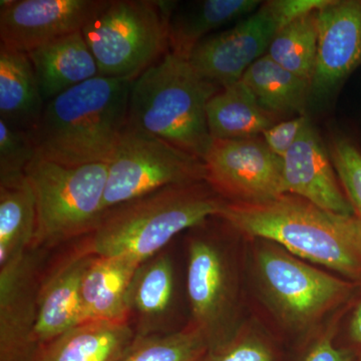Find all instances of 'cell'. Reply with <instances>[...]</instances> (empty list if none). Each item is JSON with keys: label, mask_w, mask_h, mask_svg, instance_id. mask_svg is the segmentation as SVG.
I'll use <instances>...</instances> for the list:
<instances>
[{"label": "cell", "mask_w": 361, "mask_h": 361, "mask_svg": "<svg viewBox=\"0 0 361 361\" xmlns=\"http://www.w3.org/2000/svg\"><path fill=\"white\" fill-rule=\"evenodd\" d=\"M261 4L259 0H205L186 6L176 4L169 23L170 51L189 58L194 47L209 33L244 20Z\"/></svg>", "instance_id": "20"}, {"label": "cell", "mask_w": 361, "mask_h": 361, "mask_svg": "<svg viewBox=\"0 0 361 361\" xmlns=\"http://www.w3.org/2000/svg\"><path fill=\"white\" fill-rule=\"evenodd\" d=\"M27 54L45 103L99 75L82 30L52 40Z\"/></svg>", "instance_id": "17"}, {"label": "cell", "mask_w": 361, "mask_h": 361, "mask_svg": "<svg viewBox=\"0 0 361 361\" xmlns=\"http://www.w3.org/2000/svg\"><path fill=\"white\" fill-rule=\"evenodd\" d=\"M199 361H276L266 337L252 329L237 330L222 345L208 349Z\"/></svg>", "instance_id": "29"}, {"label": "cell", "mask_w": 361, "mask_h": 361, "mask_svg": "<svg viewBox=\"0 0 361 361\" xmlns=\"http://www.w3.org/2000/svg\"><path fill=\"white\" fill-rule=\"evenodd\" d=\"M130 78L99 75L45 103L37 157L59 165L110 163L129 123Z\"/></svg>", "instance_id": "1"}, {"label": "cell", "mask_w": 361, "mask_h": 361, "mask_svg": "<svg viewBox=\"0 0 361 361\" xmlns=\"http://www.w3.org/2000/svg\"><path fill=\"white\" fill-rule=\"evenodd\" d=\"M176 1L110 0L82 28L99 75L135 80L170 51L169 23Z\"/></svg>", "instance_id": "6"}, {"label": "cell", "mask_w": 361, "mask_h": 361, "mask_svg": "<svg viewBox=\"0 0 361 361\" xmlns=\"http://www.w3.org/2000/svg\"><path fill=\"white\" fill-rule=\"evenodd\" d=\"M174 268L171 258L158 254L137 268L128 294L130 322L137 336L164 334L160 329L174 295Z\"/></svg>", "instance_id": "21"}, {"label": "cell", "mask_w": 361, "mask_h": 361, "mask_svg": "<svg viewBox=\"0 0 361 361\" xmlns=\"http://www.w3.org/2000/svg\"><path fill=\"white\" fill-rule=\"evenodd\" d=\"M310 118L301 115L280 121L262 133L263 141L275 155L283 159L301 135Z\"/></svg>", "instance_id": "31"}, {"label": "cell", "mask_w": 361, "mask_h": 361, "mask_svg": "<svg viewBox=\"0 0 361 361\" xmlns=\"http://www.w3.org/2000/svg\"><path fill=\"white\" fill-rule=\"evenodd\" d=\"M221 90L169 51L133 80L128 123L203 160L212 142L207 104Z\"/></svg>", "instance_id": "4"}, {"label": "cell", "mask_w": 361, "mask_h": 361, "mask_svg": "<svg viewBox=\"0 0 361 361\" xmlns=\"http://www.w3.org/2000/svg\"><path fill=\"white\" fill-rule=\"evenodd\" d=\"M355 249L361 257V227L360 228V230H358L357 233H356Z\"/></svg>", "instance_id": "35"}, {"label": "cell", "mask_w": 361, "mask_h": 361, "mask_svg": "<svg viewBox=\"0 0 361 361\" xmlns=\"http://www.w3.org/2000/svg\"><path fill=\"white\" fill-rule=\"evenodd\" d=\"M206 113L212 140L259 137L268 128L280 122L263 111L240 82L211 97Z\"/></svg>", "instance_id": "24"}, {"label": "cell", "mask_w": 361, "mask_h": 361, "mask_svg": "<svg viewBox=\"0 0 361 361\" xmlns=\"http://www.w3.org/2000/svg\"><path fill=\"white\" fill-rule=\"evenodd\" d=\"M135 339L130 322H87L42 346L37 361H120Z\"/></svg>", "instance_id": "19"}, {"label": "cell", "mask_w": 361, "mask_h": 361, "mask_svg": "<svg viewBox=\"0 0 361 361\" xmlns=\"http://www.w3.org/2000/svg\"><path fill=\"white\" fill-rule=\"evenodd\" d=\"M317 13L306 14L280 28L267 52L275 63L310 85L317 56Z\"/></svg>", "instance_id": "26"}, {"label": "cell", "mask_w": 361, "mask_h": 361, "mask_svg": "<svg viewBox=\"0 0 361 361\" xmlns=\"http://www.w3.org/2000/svg\"><path fill=\"white\" fill-rule=\"evenodd\" d=\"M256 273L275 314L296 330L313 326L353 290L348 281L308 264L269 241L258 249Z\"/></svg>", "instance_id": "7"}, {"label": "cell", "mask_w": 361, "mask_h": 361, "mask_svg": "<svg viewBox=\"0 0 361 361\" xmlns=\"http://www.w3.org/2000/svg\"><path fill=\"white\" fill-rule=\"evenodd\" d=\"M280 26L269 1L229 30L209 35L190 54L191 65L221 89L236 84L256 61L267 54Z\"/></svg>", "instance_id": "11"}, {"label": "cell", "mask_w": 361, "mask_h": 361, "mask_svg": "<svg viewBox=\"0 0 361 361\" xmlns=\"http://www.w3.org/2000/svg\"><path fill=\"white\" fill-rule=\"evenodd\" d=\"M207 350L205 337L191 324L179 331L137 336L120 361H199Z\"/></svg>", "instance_id": "27"}, {"label": "cell", "mask_w": 361, "mask_h": 361, "mask_svg": "<svg viewBox=\"0 0 361 361\" xmlns=\"http://www.w3.org/2000/svg\"><path fill=\"white\" fill-rule=\"evenodd\" d=\"M282 160L284 194L300 197L329 212L355 215L337 176L329 149L325 148L310 120Z\"/></svg>", "instance_id": "15"}, {"label": "cell", "mask_w": 361, "mask_h": 361, "mask_svg": "<svg viewBox=\"0 0 361 361\" xmlns=\"http://www.w3.org/2000/svg\"><path fill=\"white\" fill-rule=\"evenodd\" d=\"M142 263L129 257L92 256L80 295L87 322H130L128 294Z\"/></svg>", "instance_id": "18"}, {"label": "cell", "mask_w": 361, "mask_h": 361, "mask_svg": "<svg viewBox=\"0 0 361 361\" xmlns=\"http://www.w3.org/2000/svg\"><path fill=\"white\" fill-rule=\"evenodd\" d=\"M332 332H325L311 346L302 361H353L350 351L337 348L332 341Z\"/></svg>", "instance_id": "33"}, {"label": "cell", "mask_w": 361, "mask_h": 361, "mask_svg": "<svg viewBox=\"0 0 361 361\" xmlns=\"http://www.w3.org/2000/svg\"><path fill=\"white\" fill-rule=\"evenodd\" d=\"M311 96H329L361 66V0H331L317 13ZM310 96V97H311Z\"/></svg>", "instance_id": "14"}, {"label": "cell", "mask_w": 361, "mask_h": 361, "mask_svg": "<svg viewBox=\"0 0 361 361\" xmlns=\"http://www.w3.org/2000/svg\"><path fill=\"white\" fill-rule=\"evenodd\" d=\"M206 182L226 202L261 203L283 195V160L262 137L212 140L203 159Z\"/></svg>", "instance_id": "9"}, {"label": "cell", "mask_w": 361, "mask_h": 361, "mask_svg": "<svg viewBox=\"0 0 361 361\" xmlns=\"http://www.w3.org/2000/svg\"><path fill=\"white\" fill-rule=\"evenodd\" d=\"M30 250L0 266V361H37V261Z\"/></svg>", "instance_id": "13"}, {"label": "cell", "mask_w": 361, "mask_h": 361, "mask_svg": "<svg viewBox=\"0 0 361 361\" xmlns=\"http://www.w3.org/2000/svg\"><path fill=\"white\" fill-rule=\"evenodd\" d=\"M37 205L32 250L85 237L103 216L108 164L65 166L35 157L25 171Z\"/></svg>", "instance_id": "5"}, {"label": "cell", "mask_w": 361, "mask_h": 361, "mask_svg": "<svg viewBox=\"0 0 361 361\" xmlns=\"http://www.w3.org/2000/svg\"><path fill=\"white\" fill-rule=\"evenodd\" d=\"M331 0H271L269 4L282 28L301 16L320 11Z\"/></svg>", "instance_id": "32"}, {"label": "cell", "mask_w": 361, "mask_h": 361, "mask_svg": "<svg viewBox=\"0 0 361 361\" xmlns=\"http://www.w3.org/2000/svg\"><path fill=\"white\" fill-rule=\"evenodd\" d=\"M187 294L191 324L205 337L208 349L222 345L234 336L231 271L225 254L213 240L195 237L190 242Z\"/></svg>", "instance_id": "10"}, {"label": "cell", "mask_w": 361, "mask_h": 361, "mask_svg": "<svg viewBox=\"0 0 361 361\" xmlns=\"http://www.w3.org/2000/svg\"><path fill=\"white\" fill-rule=\"evenodd\" d=\"M35 231L37 205L26 176L0 185V266L32 250Z\"/></svg>", "instance_id": "25"}, {"label": "cell", "mask_w": 361, "mask_h": 361, "mask_svg": "<svg viewBox=\"0 0 361 361\" xmlns=\"http://www.w3.org/2000/svg\"><path fill=\"white\" fill-rule=\"evenodd\" d=\"M110 0H1L2 47L28 52L82 30Z\"/></svg>", "instance_id": "12"}, {"label": "cell", "mask_w": 361, "mask_h": 361, "mask_svg": "<svg viewBox=\"0 0 361 361\" xmlns=\"http://www.w3.org/2000/svg\"><path fill=\"white\" fill-rule=\"evenodd\" d=\"M44 106L28 54L0 45V118L32 133Z\"/></svg>", "instance_id": "22"}, {"label": "cell", "mask_w": 361, "mask_h": 361, "mask_svg": "<svg viewBox=\"0 0 361 361\" xmlns=\"http://www.w3.org/2000/svg\"><path fill=\"white\" fill-rule=\"evenodd\" d=\"M329 154L344 193L361 221V151L348 137H338L331 142Z\"/></svg>", "instance_id": "30"}, {"label": "cell", "mask_w": 361, "mask_h": 361, "mask_svg": "<svg viewBox=\"0 0 361 361\" xmlns=\"http://www.w3.org/2000/svg\"><path fill=\"white\" fill-rule=\"evenodd\" d=\"M350 336L353 341L361 344V302L356 307L350 322Z\"/></svg>", "instance_id": "34"}, {"label": "cell", "mask_w": 361, "mask_h": 361, "mask_svg": "<svg viewBox=\"0 0 361 361\" xmlns=\"http://www.w3.org/2000/svg\"><path fill=\"white\" fill-rule=\"evenodd\" d=\"M256 103L277 121L286 116L305 115L310 82L275 63L268 54L259 59L239 80Z\"/></svg>", "instance_id": "23"}, {"label": "cell", "mask_w": 361, "mask_h": 361, "mask_svg": "<svg viewBox=\"0 0 361 361\" xmlns=\"http://www.w3.org/2000/svg\"><path fill=\"white\" fill-rule=\"evenodd\" d=\"M35 157L32 133L11 127L0 118V185L25 178Z\"/></svg>", "instance_id": "28"}, {"label": "cell", "mask_w": 361, "mask_h": 361, "mask_svg": "<svg viewBox=\"0 0 361 361\" xmlns=\"http://www.w3.org/2000/svg\"><path fill=\"white\" fill-rule=\"evenodd\" d=\"M218 217L232 229L266 240L304 261L361 279L355 235L361 221L338 215L310 201L283 194L261 203H223Z\"/></svg>", "instance_id": "2"}, {"label": "cell", "mask_w": 361, "mask_h": 361, "mask_svg": "<svg viewBox=\"0 0 361 361\" xmlns=\"http://www.w3.org/2000/svg\"><path fill=\"white\" fill-rule=\"evenodd\" d=\"M223 203L205 180L164 188L106 211L82 248L92 255L144 263L179 233L217 217Z\"/></svg>", "instance_id": "3"}, {"label": "cell", "mask_w": 361, "mask_h": 361, "mask_svg": "<svg viewBox=\"0 0 361 361\" xmlns=\"http://www.w3.org/2000/svg\"><path fill=\"white\" fill-rule=\"evenodd\" d=\"M204 180L202 159L128 123L108 164L103 211L164 188Z\"/></svg>", "instance_id": "8"}, {"label": "cell", "mask_w": 361, "mask_h": 361, "mask_svg": "<svg viewBox=\"0 0 361 361\" xmlns=\"http://www.w3.org/2000/svg\"><path fill=\"white\" fill-rule=\"evenodd\" d=\"M92 256L82 246L40 282L35 329L40 348L85 322L80 287Z\"/></svg>", "instance_id": "16"}]
</instances>
